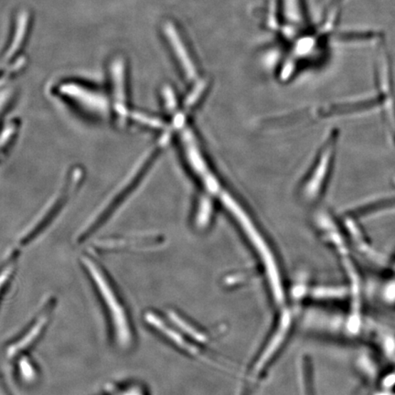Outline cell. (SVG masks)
<instances>
[{
	"instance_id": "cell-1",
	"label": "cell",
	"mask_w": 395,
	"mask_h": 395,
	"mask_svg": "<svg viewBox=\"0 0 395 395\" xmlns=\"http://www.w3.org/2000/svg\"><path fill=\"white\" fill-rule=\"evenodd\" d=\"M83 262L86 272H89L91 279L98 291L102 305L105 307L113 338L118 343L116 345L122 349L130 347L134 338L133 327L121 297L116 292L108 275L98 267L96 262L88 257H84Z\"/></svg>"
},
{
	"instance_id": "cell-2",
	"label": "cell",
	"mask_w": 395,
	"mask_h": 395,
	"mask_svg": "<svg viewBox=\"0 0 395 395\" xmlns=\"http://www.w3.org/2000/svg\"><path fill=\"white\" fill-rule=\"evenodd\" d=\"M84 173L82 168H73L67 175L64 180L63 186L61 188L50 203L37 216L35 221L32 222L29 227L25 230L24 234L19 239V247L27 246L35 240L40 237L53 223L60 217L72 198L78 192L82 185Z\"/></svg>"
},
{
	"instance_id": "cell-3",
	"label": "cell",
	"mask_w": 395,
	"mask_h": 395,
	"mask_svg": "<svg viewBox=\"0 0 395 395\" xmlns=\"http://www.w3.org/2000/svg\"><path fill=\"white\" fill-rule=\"evenodd\" d=\"M157 156V150H154L150 155L144 158L137 168L133 171L129 177L126 178L124 183L118 187V190L113 193L111 199L106 200L103 206L97 210L95 215L86 223L82 231L80 232L81 241L91 237L95 232H98L103 226L106 225L110 220L114 217L124 204L128 202L129 197L135 192L137 188L140 185L141 181L144 179V175L150 170L153 158Z\"/></svg>"
},
{
	"instance_id": "cell-4",
	"label": "cell",
	"mask_w": 395,
	"mask_h": 395,
	"mask_svg": "<svg viewBox=\"0 0 395 395\" xmlns=\"http://www.w3.org/2000/svg\"><path fill=\"white\" fill-rule=\"evenodd\" d=\"M58 93L63 101L83 116L103 121L112 118L110 96L96 87L68 82L61 84Z\"/></svg>"
},
{
	"instance_id": "cell-5",
	"label": "cell",
	"mask_w": 395,
	"mask_h": 395,
	"mask_svg": "<svg viewBox=\"0 0 395 395\" xmlns=\"http://www.w3.org/2000/svg\"><path fill=\"white\" fill-rule=\"evenodd\" d=\"M375 63V84L380 99V112L387 128V134L395 145V92L393 70L389 53L384 42L380 41L377 48Z\"/></svg>"
},
{
	"instance_id": "cell-6",
	"label": "cell",
	"mask_w": 395,
	"mask_h": 395,
	"mask_svg": "<svg viewBox=\"0 0 395 395\" xmlns=\"http://www.w3.org/2000/svg\"><path fill=\"white\" fill-rule=\"evenodd\" d=\"M125 66L121 58H116L111 63V91L109 96L111 97L112 118L119 126H124L132 118Z\"/></svg>"
}]
</instances>
